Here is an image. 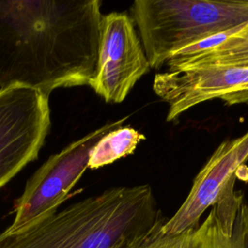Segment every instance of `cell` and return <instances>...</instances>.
<instances>
[{
    "mask_svg": "<svg viewBox=\"0 0 248 248\" xmlns=\"http://www.w3.org/2000/svg\"><path fill=\"white\" fill-rule=\"evenodd\" d=\"M102 18L99 0L0 1V89L89 85Z\"/></svg>",
    "mask_w": 248,
    "mask_h": 248,
    "instance_id": "1",
    "label": "cell"
},
{
    "mask_svg": "<svg viewBox=\"0 0 248 248\" xmlns=\"http://www.w3.org/2000/svg\"><path fill=\"white\" fill-rule=\"evenodd\" d=\"M167 220L148 184L114 187L7 235L0 248H128Z\"/></svg>",
    "mask_w": 248,
    "mask_h": 248,
    "instance_id": "2",
    "label": "cell"
},
{
    "mask_svg": "<svg viewBox=\"0 0 248 248\" xmlns=\"http://www.w3.org/2000/svg\"><path fill=\"white\" fill-rule=\"evenodd\" d=\"M129 16L150 68L160 69L174 53L248 22V0H136Z\"/></svg>",
    "mask_w": 248,
    "mask_h": 248,
    "instance_id": "3",
    "label": "cell"
},
{
    "mask_svg": "<svg viewBox=\"0 0 248 248\" xmlns=\"http://www.w3.org/2000/svg\"><path fill=\"white\" fill-rule=\"evenodd\" d=\"M126 119L127 116L108 123L52 155L27 181L16 202L15 218L4 231L6 234L19 233L54 214L88 168L93 146L104 135L121 127Z\"/></svg>",
    "mask_w": 248,
    "mask_h": 248,
    "instance_id": "4",
    "label": "cell"
},
{
    "mask_svg": "<svg viewBox=\"0 0 248 248\" xmlns=\"http://www.w3.org/2000/svg\"><path fill=\"white\" fill-rule=\"evenodd\" d=\"M49 125L48 96L22 85L0 89V188L38 157Z\"/></svg>",
    "mask_w": 248,
    "mask_h": 248,
    "instance_id": "5",
    "label": "cell"
},
{
    "mask_svg": "<svg viewBox=\"0 0 248 248\" xmlns=\"http://www.w3.org/2000/svg\"><path fill=\"white\" fill-rule=\"evenodd\" d=\"M149 69L131 16L118 12L103 16L97 71L89 86L107 103L118 104Z\"/></svg>",
    "mask_w": 248,
    "mask_h": 248,
    "instance_id": "6",
    "label": "cell"
},
{
    "mask_svg": "<svg viewBox=\"0 0 248 248\" xmlns=\"http://www.w3.org/2000/svg\"><path fill=\"white\" fill-rule=\"evenodd\" d=\"M153 91L169 104L167 121L212 99L228 105L248 103V67L207 65L158 73Z\"/></svg>",
    "mask_w": 248,
    "mask_h": 248,
    "instance_id": "7",
    "label": "cell"
},
{
    "mask_svg": "<svg viewBox=\"0 0 248 248\" xmlns=\"http://www.w3.org/2000/svg\"><path fill=\"white\" fill-rule=\"evenodd\" d=\"M236 178L225 184L202 224L172 235L161 233V226L128 248H248V203L234 190Z\"/></svg>",
    "mask_w": 248,
    "mask_h": 248,
    "instance_id": "8",
    "label": "cell"
},
{
    "mask_svg": "<svg viewBox=\"0 0 248 248\" xmlns=\"http://www.w3.org/2000/svg\"><path fill=\"white\" fill-rule=\"evenodd\" d=\"M247 159L248 132L240 138L222 142L195 177L183 203L161 227V233L178 234L197 227L202 215L216 203L225 184Z\"/></svg>",
    "mask_w": 248,
    "mask_h": 248,
    "instance_id": "9",
    "label": "cell"
},
{
    "mask_svg": "<svg viewBox=\"0 0 248 248\" xmlns=\"http://www.w3.org/2000/svg\"><path fill=\"white\" fill-rule=\"evenodd\" d=\"M144 139L143 134L129 126H121L109 131L91 149L88 168L98 169L132 154L139 142Z\"/></svg>",
    "mask_w": 248,
    "mask_h": 248,
    "instance_id": "10",
    "label": "cell"
},
{
    "mask_svg": "<svg viewBox=\"0 0 248 248\" xmlns=\"http://www.w3.org/2000/svg\"><path fill=\"white\" fill-rule=\"evenodd\" d=\"M4 236H5V233H4V232H2L0 233V242H1V240L4 238Z\"/></svg>",
    "mask_w": 248,
    "mask_h": 248,
    "instance_id": "11",
    "label": "cell"
}]
</instances>
